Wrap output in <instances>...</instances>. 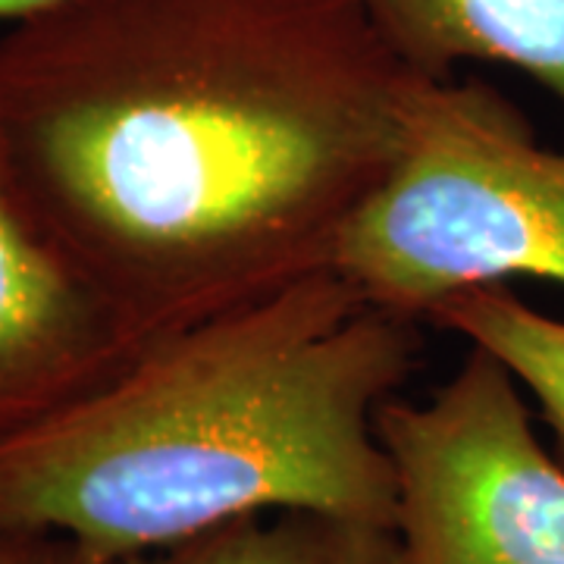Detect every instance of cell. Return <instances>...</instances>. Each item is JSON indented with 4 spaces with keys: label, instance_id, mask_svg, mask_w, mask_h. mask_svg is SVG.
Listing matches in <instances>:
<instances>
[{
    "label": "cell",
    "instance_id": "1",
    "mask_svg": "<svg viewBox=\"0 0 564 564\" xmlns=\"http://www.w3.org/2000/svg\"><path fill=\"white\" fill-rule=\"evenodd\" d=\"M408 82L358 0H54L0 39V170L144 345L333 270Z\"/></svg>",
    "mask_w": 564,
    "mask_h": 564
},
{
    "label": "cell",
    "instance_id": "2",
    "mask_svg": "<svg viewBox=\"0 0 564 564\" xmlns=\"http://www.w3.org/2000/svg\"><path fill=\"white\" fill-rule=\"evenodd\" d=\"M417 358L336 270L192 323L0 440V530L126 562L261 511L395 527L377 414Z\"/></svg>",
    "mask_w": 564,
    "mask_h": 564
},
{
    "label": "cell",
    "instance_id": "3",
    "mask_svg": "<svg viewBox=\"0 0 564 564\" xmlns=\"http://www.w3.org/2000/svg\"><path fill=\"white\" fill-rule=\"evenodd\" d=\"M333 270L414 323L511 276L564 285V148H545L489 82L411 76L395 158L345 226Z\"/></svg>",
    "mask_w": 564,
    "mask_h": 564
},
{
    "label": "cell",
    "instance_id": "4",
    "mask_svg": "<svg viewBox=\"0 0 564 564\" xmlns=\"http://www.w3.org/2000/svg\"><path fill=\"white\" fill-rule=\"evenodd\" d=\"M377 436L404 564H564V462L496 355L470 345L430 402L389 399Z\"/></svg>",
    "mask_w": 564,
    "mask_h": 564
},
{
    "label": "cell",
    "instance_id": "5",
    "mask_svg": "<svg viewBox=\"0 0 564 564\" xmlns=\"http://www.w3.org/2000/svg\"><path fill=\"white\" fill-rule=\"evenodd\" d=\"M139 348L44 242L0 170V440L110 380Z\"/></svg>",
    "mask_w": 564,
    "mask_h": 564
},
{
    "label": "cell",
    "instance_id": "6",
    "mask_svg": "<svg viewBox=\"0 0 564 564\" xmlns=\"http://www.w3.org/2000/svg\"><path fill=\"white\" fill-rule=\"evenodd\" d=\"M389 54L417 79L462 63L524 73L564 101V0H358Z\"/></svg>",
    "mask_w": 564,
    "mask_h": 564
},
{
    "label": "cell",
    "instance_id": "7",
    "mask_svg": "<svg viewBox=\"0 0 564 564\" xmlns=\"http://www.w3.org/2000/svg\"><path fill=\"white\" fill-rule=\"evenodd\" d=\"M122 564H404L395 527L326 511H261Z\"/></svg>",
    "mask_w": 564,
    "mask_h": 564
},
{
    "label": "cell",
    "instance_id": "8",
    "mask_svg": "<svg viewBox=\"0 0 564 564\" xmlns=\"http://www.w3.org/2000/svg\"><path fill=\"white\" fill-rule=\"evenodd\" d=\"M430 323L480 345L514 373L564 462V321L530 307L505 285H486L440 304Z\"/></svg>",
    "mask_w": 564,
    "mask_h": 564
},
{
    "label": "cell",
    "instance_id": "9",
    "mask_svg": "<svg viewBox=\"0 0 564 564\" xmlns=\"http://www.w3.org/2000/svg\"><path fill=\"white\" fill-rule=\"evenodd\" d=\"M0 564H122L110 562L61 533L0 530Z\"/></svg>",
    "mask_w": 564,
    "mask_h": 564
},
{
    "label": "cell",
    "instance_id": "10",
    "mask_svg": "<svg viewBox=\"0 0 564 564\" xmlns=\"http://www.w3.org/2000/svg\"><path fill=\"white\" fill-rule=\"evenodd\" d=\"M54 0H0V20H22V17H32L39 13L41 7H47Z\"/></svg>",
    "mask_w": 564,
    "mask_h": 564
}]
</instances>
